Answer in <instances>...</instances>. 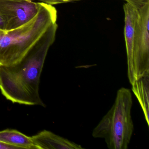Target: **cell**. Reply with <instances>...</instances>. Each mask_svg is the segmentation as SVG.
I'll list each match as a JSON object with an SVG mask.
<instances>
[{
  "label": "cell",
  "instance_id": "obj_9",
  "mask_svg": "<svg viewBox=\"0 0 149 149\" xmlns=\"http://www.w3.org/2000/svg\"><path fill=\"white\" fill-rule=\"evenodd\" d=\"M0 142L14 146L17 149H38L31 137L13 129L1 131Z\"/></svg>",
  "mask_w": 149,
  "mask_h": 149
},
{
  "label": "cell",
  "instance_id": "obj_6",
  "mask_svg": "<svg viewBox=\"0 0 149 149\" xmlns=\"http://www.w3.org/2000/svg\"><path fill=\"white\" fill-rule=\"evenodd\" d=\"M123 10L125 14L124 37L127 54L128 77L131 84L133 82V52L137 11L136 8L127 2L124 5Z\"/></svg>",
  "mask_w": 149,
  "mask_h": 149
},
{
  "label": "cell",
  "instance_id": "obj_14",
  "mask_svg": "<svg viewBox=\"0 0 149 149\" xmlns=\"http://www.w3.org/2000/svg\"><path fill=\"white\" fill-rule=\"evenodd\" d=\"M65 3L67 2H69V1H76V0H63Z\"/></svg>",
  "mask_w": 149,
  "mask_h": 149
},
{
  "label": "cell",
  "instance_id": "obj_10",
  "mask_svg": "<svg viewBox=\"0 0 149 149\" xmlns=\"http://www.w3.org/2000/svg\"><path fill=\"white\" fill-rule=\"evenodd\" d=\"M127 3L131 5L136 9L139 8L144 6L145 4L149 3V0H124Z\"/></svg>",
  "mask_w": 149,
  "mask_h": 149
},
{
  "label": "cell",
  "instance_id": "obj_5",
  "mask_svg": "<svg viewBox=\"0 0 149 149\" xmlns=\"http://www.w3.org/2000/svg\"><path fill=\"white\" fill-rule=\"evenodd\" d=\"M39 2L26 0H0V15L6 30L16 28L33 19L38 12Z\"/></svg>",
  "mask_w": 149,
  "mask_h": 149
},
{
  "label": "cell",
  "instance_id": "obj_11",
  "mask_svg": "<svg viewBox=\"0 0 149 149\" xmlns=\"http://www.w3.org/2000/svg\"><path fill=\"white\" fill-rule=\"evenodd\" d=\"M26 1H33L34 0H26ZM39 1L46 4H49L51 5H55L57 4H62V3H65L63 0H38Z\"/></svg>",
  "mask_w": 149,
  "mask_h": 149
},
{
  "label": "cell",
  "instance_id": "obj_3",
  "mask_svg": "<svg viewBox=\"0 0 149 149\" xmlns=\"http://www.w3.org/2000/svg\"><path fill=\"white\" fill-rule=\"evenodd\" d=\"M130 90H118L114 104L93 130L92 136L104 139L110 149H127L134 130Z\"/></svg>",
  "mask_w": 149,
  "mask_h": 149
},
{
  "label": "cell",
  "instance_id": "obj_1",
  "mask_svg": "<svg viewBox=\"0 0 149 149\" xmlns=\"http://www.w3.org/2000/svg\"><path fill=\"white\" fill-rule=\"evenodd\" d=\"M57 28L56 23L51 26L19 62L13 66L0 67V91L8 101L13 103L45 107L40 95V80Z\"/></svg>",
  "mask_w": 149,
  "mask_h": 149
},
{
  "label": "cell",
  "instance_id": "obj_4",
  "mask_svg": "<svg viewBox=\"0 0 149 149\" xmlns=\"http://www.w3.org/2000/svg\"><path fill=\"white\" fill-rule=\"evenodd\" d=\"M136 10L138 16L133 52V82L149 70V3Z\"/></svg>",
  "mask_w": 149,
  "mask_h": 149
},
{
  "label": "cell",
  "instance_id": "obj_7",
  "mask_svg": "<svg viewBox=\"0 0 149 149\" xmlns=\"http://www.w3.org/2000/svg\"><path fill=\"white\" fill-rule=\"evenodd\" d=\"M32 140L38 149H81L82 147L70 140L44 130L32 136Z\"/></svg>",
  "mask_w": 149,
  "mask_h": 149
},
{
  "label": "cell",
  "instance_id": "obj_13",
  "mask_svg": "<svg viewBox=\"0 0 149 149\" xmlns=\"http://www.w3.org/2000/svg\"><path fill=\"white\" fill-rule=\"evenodd\" d=\"M0 29L6 30V22L1 15H0Z\"/></svg>",
  "mask_w": 149,
  "mask_h": 149
},
{
  "label": "cell",
  "instance_id": "obj_12",
  "mask_svg": "<svg viewBox=\"0 0 149 149\" xmlns=\"http://www.w3.org/2000/svg\"><path fill=\"white\" fill-rule=\"evenodd\" d=\"M0 149H17L16 147L0 142Z\"/></svg>",
  "mask_w": 149,
  "mask_h": 149
},
{
  "label": "cell",
  "instance_id": "obj_8",
  "mask_svg": "<svg viewBox=\"0 0 149 149\" xmlns=\"http://www.w3.org/2000/svg\"><path fill=\"white\" fill-rule=\"evenodd\" d=\"M132 92L137 98L149 125V70L136 80L132 84Z\"/></svg>",
  "mask_w": 149,
  "mask_h": 149
},
{
  "label": "cell",
  "instance_id": "obj_2",
  "mask_svg": "<svg viewBox=\"0 0 149 149\" xmlns=\"http://www.w3.org/2000/svg\"><path fill=\"white\" fill-rule=\"evenodd\" d=\"M57 13L53 5L39 2L35 16L12 30L0 29V67L17 64L56 23Z\"/></svg>",
  "mask_w": 149,
  "mask_h": 149
}]
</instances>
